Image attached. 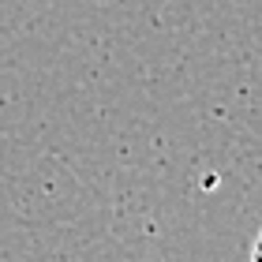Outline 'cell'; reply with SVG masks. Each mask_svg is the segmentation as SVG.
<instances>
[{
	"instance_id": "1",
	"label": "cell",
	"mask_w": 262,
	"mask_h": 262,
	"mask_svg": "<svg viewBox=\"0 0 262 262\" xmlns=\"http://www.w3.org/2000/svg\"><path fill=\"white\" fill-rule=\"evenodd\" d=\"M251 262H262V229H258L255 244H251Z\"/></svg>"
}]
</instances>
